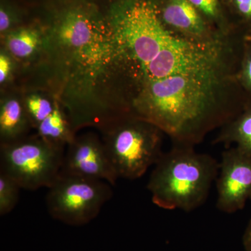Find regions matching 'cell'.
<instances>
[{
	"mask_svg": "<svg viewBox=\"0 0 251 251\" xmlns=\"http://www.w3.org/2000/svg\"><path fill=\"white\" fill-rule=\"evenodd\" d=\"M211 75L179 74L150 81L138 105L144 120L176 139L196 140L211 113Z\"/></svg>",
	"mask_w": 251,
	"mask_h": 251,
	"instance_id": "6da1fadb",
	"label": "cell"
},
{
	"mask_svg": "<svg viewBox=\"0 0 251 251\" xmlns=\"http://www.w3.org/2000/svg\"><path fill=\"white\" fill-rule=\"evenodd\" d=\"M219 163L210 155L183 145L163 153L148 183L151 201L166 210L191 212L205 203L219 173Z\"/></svg>",
	"mask_w": 251,
	"mask_h": 251,
	"instance_id": "7a4b0ae2",
	"label": "cell"
},
{
	"mask_svg": "<svg viewBox=\"0 0 251 251\" xmlns=\"http://www.w3.org/2000/svg\"><path fill=\"white\" fill-rule=\"evenodd\" d=\"M64 154V147L41 137L23 138L1 145L0 171L15 180L21 188L31 191L49 188L60 175Z\"/></svg>",
	"mask_w": 251,
	"mask_h": 251,
	"instance_id": "3957f363",
	"label": "cell"
},
{
	"mask_svg": "<svg viewBox=\"0 0 251 251\" xmlns=\"http://www.w3.org/2000/svg\"><path fill=\"white\" fill-rule=\"evenodd\" d=\"M143 123L125 122L106 128L103 145L119 178L139 179L163 154L156 126Z\"/></svg>",
	"mask_w": 251,
	"mask_h": 251,
	"instance_id": "277c9868",
	"label": "cell"
},
{
	"mask_svg": "<svg viewBox=\"0 0 251 251\" xmlns=\"http://www.w3.org/2000/svg\"><path fill=\"white\" fill-rule=\"evenodd\" d=\"M103 180L60 173L49 188L46 205L53 219L70 226L87 224L99 215L112 196Z\"/></svg>",
	"mask_w": 251,
	"mask_h": 251,
	"instance_id": "5b68a950",
	"label": "cell"
},
{
	"mask_svg": "<svg viewBox=\"0 0 251 251\" xmlns=\"http://www.w3.org/2000/svg\"><path fill=\"white\" fill-rule=\"evenodd\" d=\"M118 29L127 49L143 68L176 38L162 24L155 6L147 1H135L126 10Z\"/></svg>",
	"mask_w": 251,
	"mask_h": 251,
	"instance_id": "8992f818",
	"label": "cell"
},
{
	"mask_svg": "<svg viewBox=\"0 0 251 251\" xmlns=\"http://www.w3.org/2000/svg\"><path fill=\"white\" fill-rule=\"evenodd\" d=\"M216 207L233 214L245 207L251 197V154L238 147L223 153L216 178Z\"/></svg>",
	"mask_w": 251,
	"mask_h": 251,
	"instance_id": "52a82bcc",
	"label": "cell"
},
{
	"mask_svg": "<svg viewBox=\"0 0 251 251\" xmlns=\"http://www.w3.org/2000/svg\"><path fill=\"white\" fill-rule=\"evenodd\" d=\"M214 58L208 48L176 38L144 70L150 81L179 74L211 75Z\"/></svg>",
	"mask_w": 251,
	"mask_h": 251,
	"instance_id": "ba28073f",
	"label": "cell"
},
{
	"mask_svg": "<svg viewBox=\"0 0 251 251\" xmlns=\"http://www.w3.org/2000/svg\"><path fill=\"white\" fill-rule=\"evenodd\" d=\"M61 173L103 180L112 186L119 179L103 144L92 135L74 139L69 144Z\"/></svg>",
	"mask_w": 251,
	"mask_h": 251,
	"instance_id": "9c48e42d",
	"label": "cell"
},
{
	"mask_svg": "<svg viewBox=\"0 0 251 251\" xmlns=\"http://www.w3.org/2000/svg\"><path fill=\"white\" fill-rule=\"evenodd\" d=\"M29 123L27 110H25L17 99L5 100L0 111L1 145L23 139Z\"/></svg>",
	"mask_w": 251,
	"mask_h": 251,
	"instance_id": "30bf717a",
	"label": "cell"
},
{
	"mask_svg": "<svg viewBox=\"0 0 251 251\" xmlns=\"http://www.w3.org/2000/svg\"><path fill=\"white\" fill-rule=\"evenodd\" d=\"M163 18L167 24L191 34H201L204 30L202 17L188 0H168Z\"/></svg>",
	"mask_w": 251,
	"mask_h": 251,
	"instance_id": "8fae6325",
	"label": "cell"
},
{
	"mask_svg": "<svg viewBox=\"0 0 251 251\" xmlns=\"http://www.w3.org/2000/svg\"><path fill=\"white\" fill-rule=\"evenodd\" d=\"M59 36L63 44L74 50H82L92 42L93 31L87 18L80 13L70 12L62 20Z\"/></svg>",
	"mask_w": 251,
	"mask_h": 251,
	"instance_id": "7c38bea8",
	"label": "cell"
},
{
	"mask_svg": "<svg viewBox=\"0 0 251 251\" xmlns=\"http://www.w3.org/2000/svg\"><path fill=\"white\" fill-rule=\"evenodd\" d=\"M36 128L41 138L59 146L64 147L67 143L69 145L75 139L67 119L57 105H55L52 113Z\"/></svg>",
	"mask_w": 251,
	"mask_h": 251,
	"instance_id": "4fadbf2b",
	"label": "cell"
},
{
	"mask_svg": "<svg viewBox=\"0 0 251 251\" xmlns=\"http://www.w3.org/2000/svg\"><path fill=\"white\" fill-rule=\"evenodd\" d=\"M221 139L237 143L238 148L251 154V107L230 126Z\"/></svg>",
	"mask_w": 251,
	"mask_h": 251,
	"instance_id": "5bb4252c",
	"label": "cell"
},
{
	"mask_svg": "<svg viewBox=\"0 0 251 251\" xmlns=\"http://www.w3.org/2000/svg\"><path fill=\"white\" fill-rule=\"evenodd\" d=\"M6 44L10 52L14 56L25 58L35 51L39 44V35L34 29H21L11 34Z\"/></svg>",
	"mask_w": 251,
	"mask_h": 251,
	"instance_id": "9a60e30c",
	"label": "cell"
},
{
	"mask_svg": "<svg viewBox=\"0 0 251 251\" xmlns=\"http://www.w3.org/2000/svg\"><path fill=\"white\" fill-rule=\"evenodd\" d=\"M21 189L15 180L0 171V215L9 214L14 209Z\"/></svg>",
	"mask_w": 251,
	"mask_h": 251,
	"instance_id": "2e32d148",
	"label": "cell"
},
{
	"mask_svg": "<svg viewBox=\"0 0 251 251\" xmlns=\"http://www.w3.org/2000/svg\"><path fill=\"white\" fill-rule=\"evenodd\" d=\"M54 107L49 100L40 96H31L26 100L28 116L31 123L36 127L52 113Z\"/></svg>",
	"mask_w": 251,
	"mask_h": 251,
	"instance_id": "e0dca14e",
	"label": "cell"
},
{
	"mask_svg": "<svg viewBox=\"0 0 251 251\" xmlns=\"http://www.w3.org/2000/svg\"><path fill=\"white\" fill-rule=\"evenodd\" d=\"M206 16L214 17L218 12V0H188Z\"/></svg>",
	"mask_w": 251,
	"mask_h": 251,
	"instance_id": "ac0fdd59",
	"label": "cell"
},
{
	"mask_svg": "<svg viewBox=\"0 0 251 251\" xmlns=\"http://www.w3.org/2000/svg\"><path fill=\"white\" fill-rule=\"evenodd\" d=\"M11 70V62L9 57L5 54H1L0 56V82H4L9 75Z\"/></svg>",
	"mask_w": 251,
	"mask_h": 251,
	"instance_id": "d6986e66",
	"label": "cell"
},
{
	"mask_svg": "<svg viewBox=\"0 0 251 251\" xmlns=\"http://www.w3.org/2000/svg\"><path fill=\"white\" fill-rule=\"evenodd\" d=\"M242 77L246 86L251 91V52L248 54L244 62Z\"/></svg>",
	"mask_w": 251,
	"mask_h": 251,
	"instance_id": "ffe728a7",
	"label": "cell"
},
{
	"mask_svg": "<svg viewBox=\"0 0 251 251\" xmlns=\"http://www.w3.org/2000/svg\"><path fill=\"white\" fill-rule=\"evenodd\" d=\"M234 3L241 14L251 19V0H234Z\"/></svg>",
	"mask_w": 251,
	"mask_h": 251,
	"instance_id": "44dd1931",
	"label": "cell"
},
{
	"mask_svg": "<svg viewBox=\"0 0 251 251\" xmlns=\"http://www.w3.org/2000/svg\"><path fill=\"white\" fill-rule=\"evenodd\" d=\"M243 245L246 251H251V219L243 235Z\"/></svg>",
	"mask_w": 251,
	"mask_h": 251,
	"instance_id": "7402d4cb",
	"label": "cell"
},
{
	"mask_svg": "<svg viewBox=\"0 0 251 251\" xmlns=\"http://www.w3.org/2000/svg\"><path fill=\"white\" fill-rule=\"evenodd\" d=\"M10 24H11V20H10L9 14L4 9H1V11H0V31L3 32L9 29Z\"/></svg>",
	"mask_w": 251,
	"mask_h": 251,
	"instance_id": "603a6c76",
	"label": "cell"
},
{
	"mask_svg": "<svg viewBox=\"0 0 251 251\" xmlns=\"http://www.w3.org/2000/svg\"><path fill=\"white\" fill-rule=\"evenodd\" d=\"M250 200H251V199H250Z\"/></svg>",
	"mask_w": 251,
	"mask_h": 251,
	"instance_id": "cb8c5ba5",
	"label": "cell"
}]
</instances>
